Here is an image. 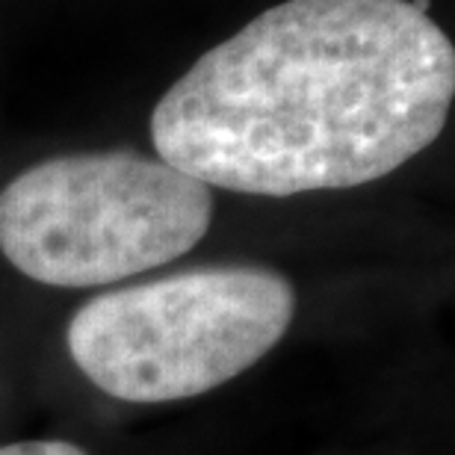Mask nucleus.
<instances>
[{
    "instance_id": "nucleus-1",
    "label": "nucleus",
    "mask_w": 455,
    "mask_h": 455,
    "mask_svg": "<svg viewBox=\"0 0 455 455\" xmlns=\"http://www.w3.org/2000/svg\"><path fill=\"white\" fill-rule=\"evenodd\" d=\"M450 36L414 0H284L184 71L151 116L160 160L249 196L349 189L447 124Z\"/></svg>"
},
{
    "instance_id": "nucleus-2",
    "label": "nucleus",
    "mask_w": 455,
    "mask_h": 455,
    "mask_svg": "<svg viewBox=\"0 0 455 455\" xmlns=\"http://www.w3.org/2000/svg\"><path fill=\"white\" fill-rule=\"evenodd\" d=\"M213 220L202 180L136 151L36 163L0 193V251L48 287H104L178 260Z\"/></svg>"
},
{
    "instance_id": "nucleus-4",
    "label": "nucleus",
    "mask_w": 455,
    "mask_h": 455,
    "mask_svg": "<svg viewBox=\"0 0 455 455\" xmlns=\"http://www.w3.org/2000/svg\"><path fill=\"white\" fill-rule=\"evenodd\" d=\"M0 455H86V452L66 441H24V443L0 447Z\"/></svg>"
},
{
    "instance_id": "nucleus-3",
    "label": "nucleus",
    "mask_w": 455,
    "mask_h": 455,
    "mask_svg": "<svg viewBox=\"0 0 455 455\" xmlns=\"http://www.w3.org/2000/svg\"><path fill=\"white\" fill-rule=\"evenodd\" d=\"M293 314L296 290L278 272L193 269L95 296L75 314L66 343L104 394L175 403L254 367Z\"/></svg>"
}]
</instances>
